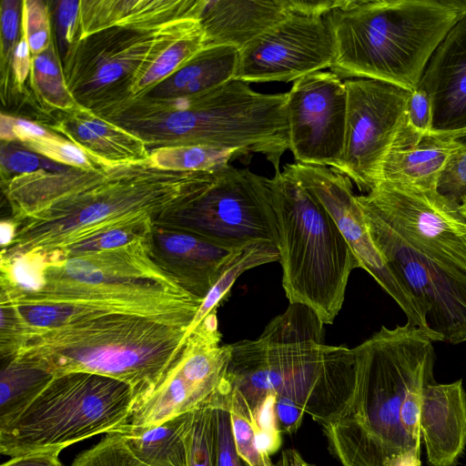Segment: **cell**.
<instances>
[{"instance_id":"cell-6","label":"cell","mask_w":466,"mask_h":466,"mask_svg":"<svg viewBox=\"0 0 466 466\" xmlns=\"http://www.w3.org/2000/svg\"><path fill=\"white\" fill-rule=\"evenodd\" d=\"M187 330L154 317L105 315L34 330L17 355L55 376L83 371L123 381L133 390L134 410L162 381Z\"/></svg>"},{"instance_id":"cell-22","label":"cell","mask_w":466,"mask_h":466,"mask_svg":"<svg viewBox=\"0 0 466 466\" xmlns=\"http://www.w3.org/2000/svg\"><path fill=\"white\" fill-rule=\"evenodd\" d=\"M461 134L434 129L419 134L406 124L397 135L382 166L380 181L423 190H438L442 173L465 144Z\"/></svg>"},{"instance_id":"cell-3","label":"cell","mask_w":466,"mask_h":466,"mask_svg":"<svg viewBox=\"0 0 466 466\" xmlns=\"http://www.w3.org/2000/svg\"><path fill=\"white\" fill-rule=\"evenodd\" d=\"M423 329L382 326L353 348L355 378L342 407L320 426L341 466H392L420 447L404 431L401 407L410 391L434 380L435 351Z\"/></svg>"},{"instance_id":"cell-24","label":"cell","mask_w":466,"mask_h":466,"mask_svg":"<svg viewBox=\"0 0 466 466\" xmlns=\"http://www.w3.org/2000/svg\"><path fill=\"white\" fill-rule=\"evenodd\" d=\"M199 1H80L74 42L105 28L156 25L181 17L199 18Z\"/></svg>"},{"instance_id":"cell-37","label":"cell","mask_w":466,"mask_h":466,"mask_svg":"<svg viewBox=\"0 0 466 466\" xmlns=\"http://www.w3.org/2000/svg\"><path fill=\"white\" fill-rule=\"evenodd\" d=\"M27 148L43 155L56 163L70 167L86 168L93 164V157L83 148L66 138L48 133L45 137L22 142Z\"/></svg>"},{"instance_id":"cell-25","label":"cell","mask_w":466,"mask_h":466,"mask_svg":"<svg viewBox=\"0 0 466 466\" xmlns=\"http://www.w3.org/2000/svg\"><path fill=\"white\" fill-rule=\"evenodd\" d=\"M193 412L148 427H130L125 423L114 432L122 438L134 456L147 466H187Z\"/></svg>"},{"instance_id":"cell-19","label":"cell","mask_w":466,"mask_h":466,"mask_svg":"<svg viewBox=\"0 0 466 466\" xmlns=\"http://www.w3.org/2000/svg\"><path fill=\"white\" fill-rule=\"evenodd\" d=\"M340 0L206 1L200 16L205 46L238 49L294 14L325 16Z\"/></svg>"},{"instance_id":"cell-36","label":"cell","mask_w":466,"mask_h":466,"mask_svg":"<svg viewBox=\"0 0 466 466\" xmlns=\"http://www.w3.org/2000/svg\"><path fill=\"white\" fill-rule=\"evenodd\" d=\"M71 466H147L137 459L115 432L79 454Z\"/></svg>"},{"instance_id":"cell-40","label":"cell","mask_w":466,"mask_h":466,"mask_svg":"<svg viewBox=\"0 0 466 466\" xmlns=\"http://www.w3.org/2000/svg\"><path fill=\"white\" fill-rule=\"evenodd\" d=\"M406 126L422 135L434 130L432 101L420 86L410 93L406 106Z\"/></svg>"},{"instance_id":"cell-49","label":"cell","mask_w":466,"mask_h":466,"mask_svg":"<svg viewBox=\"0 0 466 466\" xmlns=\"http://www.w3.org/2000/svg\"><path fill=\"white\" fill-rule=\"evenodd\" d=\"M450 3L459 10L463 16H466V0H449Z\"/></svg>"},{"instance_id":"cell-45","label":"cell","mask_w":466,"mask_h":466,"mask_svg":"<svg viewBox=\"0 0 466 466\" xmlns=\"http://www.w3.org/2000/svg\"><path fill=\"white\" fill-rule=\"evenodd\" d=\"M59 451L36 452L13 457L1 466H63L58 459Z\"/></svg>"},{"instance_id":"cell-16","label":"cell","mask_w":466,"mask_h":466,"mask_svg":"<svg viewBox=\"0 0 466 466\" xmlns=\"http://www.w3.org/2000/svg\"><path fill=\"white\" fill-rule=\"evenodd\" d=\"M289 149L297 163L330 167L339 173L347 89L332 72H315L294 81L287 93Z\"/></svg>"},{"instance_id":"cell-18","label":"cell","mask_w":466,"mask_h":466,"mask_svg":"<svg viewBox=\"0 0 466 466\" xmlns=\"http://www.w3.org/2000/svg\"><path fill=\"white\" fill-rule=\"evenodd\" d=\"M286 167L320 201L355 253L360 268L394 299L405 313L408 323L430 334L426 320L408 287L373 244L350 179L326 167L300 163Z\"/></svg>"},{"instance_id":"cell-42","label":"cell","mask_w":466,"mask_h":466,"mask_svg":"<svg viewBox=\"0 0 466 466\" xmlns=\"http://www.w3.org/2000/svg\"><path fill=\"white\" fill-rule=\"evenodd\" d=\"M80 1L64 0L58 3L57 22L61 37L70 46L75 39Z\"/></svg>"},{"instance_id":"cell-50","label":"cell","mask_w":466,"mask_h":466,"mask_svg":"<svg viewBox=\"0 0 466 466\" xmlns=\"http://www.w3.org/2000/svg\"><path fill=\"white\" fill-rule=\"evenodd\" d=\"M459 210H460L461 214L462 215V217L466 220V197L463 199V201L461 203V205L459 206Z\"/></svg>"},{"instance_id":"cell-14","label":"cell","mask_w":466,"mask_h":466,"mask_svg":"<svg viewBox=\"0 0 466 466\" xmlns=\"http://www.w3.org/2000/svg\"><path fill=\"white\" fill-rule=\"evenodd\" d=\"M220 340L217 310H213L187 334L162 381L126 424H159L208 403L226 378L231 355V345H221Z\"/></svg>"},{"instance_id":"cell-33","label":"cell","mask_w":466,"mask_h":466,"mask_svg":"<svg viewBox=\"0 0 466 466\" xmlns=\"http://www.w3.org/2000/svg\"><path fill=\"white\" fill-rule=\"evenodd\" d=\"M229 410L232 431L238 455L249 466H274L270 456L261 452L258 447L252 417L248 408L232 393L230 387Z\"/></svg>"},{"instance_id":"cell-8","label":"cell","mask_w":466,"mask_h":466,"mask_svg":"<svg viewBox=\"0 0 466 466\" xmlns=\"http://www.w3.org/2000/svg\"><path fill=\"white\" fill-rule=\"evenodd\" d=\"M134 405L131 387L118 380L83 371L56 375L0 427V451L11 458L60 452L77 441L116 431L128 421Z\"/></svg>"},{"instance_id":"cell-12","label":"cell","mask_w":466,"mask_h":466,"mask_svg":"<svg viewBox=\"0 0 466 466\" xmlns=\"http://www.w3.org/2000/svg\"><path fill=\"white\" fill-rule=\"evenodd\" d=\"M356 201L419 251L466 273V220L438 190L380 181Z\"/></svg>"},{"instance_id":"cell-32","label":"cell","mask_w":466,"mask_h":466,"mask_svg":"<svg viewBox=\"0 0 466 466\" xmlns=\"http://www.w3.org/2000/svg\"><path fill=\"white\" fill-rule=\"evenodd\" d=\"M211 403L216 425V466H249L238 455L235 445L229 410V386L227 379L213 397Z\"/></svg>"},{"instance_id":"cell-30","label":"cell","mask_w":466,"mask_h":466,"mask_svg":"<svg viewBox=\"0 0 466 466\" xmlns=\"http://www.w3.org/2000/svg\"><path fill=\"white\" fill-rule=\"evenodd\" d=\"M205 46L203 27L176 41L165 50L131 88L128 99L146 95L187 64Z\"/></svg>"},{"instance_id":"cell-44","label":"cell","mask_w":466,"mask_h":466,"mask_svg":"<svg viewBox=\"0 0 466 466\" xmlns=\"http://www.w3.org/2000/svg\"><path fill=\"white\" fill-rule=\"evenodd\" d=\"M30 52L28 42L25 36L22 35L14 50L13 58L15 78L20 86L25 83L32 66Z\"/></svg>"},{"instance_id":"cell-11","label":"cell","mask_w":466,"mask_h":466,"mask_svg":"<svg viewBox=\"0 0 466 466\" xmlns=\"http://www.w3.org/2000/svg\"><path fill=\"white\" fill-rule=\"evenodd\" d=\"M157 221L228 248L279 246L272 179L230 165L206 172L192 195Z\"/></svg>"},{"instance_id":"cell-38","label":"cell","mask_w":466,"mask_h":466,"mask_svg":"<svg viewBox=\"0 0 466 466\" xmlns=\"http://www.w3.org/2000/svg\"><path fill=\"white\" fill-rule=\"evenodd\" d=\"M22 27L30 51L35 55L45 52L51 46L48 7L43 1H23Z\"/></svg>"},{"instance_id":"cell-17","label":"cell","mask_w":466,"mask_h":466,"mask_svg":"<svg viewBox=\"0 0 466 466\" xmlns=\"http://www.w3.org/2000/svg\"><path fill=\"white\" fill-rule=\"evenodd\" d=\"M334 42L324 16L294 14L238 49L235 79L290 82L332 66Z\"/></svg>"},{"instance_id":"cell-21","label":"cell","mask_w":466,"mask_h":466,"mask_svg":"<svg viewBox=\"0 0 466 466\" xmlns=\"http://www.w3.org/2000/svg\"><path fill=\"white\" fill-rule=\"evenodd\" d=\"M419 86L431 96L433 128L466 138V16H461L431 56Z\"/></svg>"},{"instance_id":"cell-1","label":"cell","mask_w":466,"mask_h":466,"mask_svg":"<svg viewBox=\"0 0 466 466\" xmlns=\"http://www.w3.org/2000/svg\"><path fill=\"white\" fill-rule=\"evenodd\" d=\"M91 156L90 167L39 169L5 182L16 229L1 258L54 256L106 231L151 225L184 203L205 173L162 170L149 157L114 162Z\"/></svg>"},{"instance_id":"cell-28","label":"cell","mask_w":466,"mask_h":466,"mask_svg":"<svg viewBox=\"0 0 466 466\" xmlns=\"http://www.w3.org/2000/svg\"><path fill=\"white\" fill-rule=\"evenodd\" d=\"M274 261H279L277 245L256 242L238 249L224 268L220 278L203 299L199 309L188 328L187 334L228 296L237 279L245 271Z\"/></svg>"},{"instance_id":"cell-23","label":"cell","mask_w":466,"mask_h":466,"mask_svg":"<svg viewBox=\"0 0 466 466\" xmlns=\"http://www.w3.org/2000/svg\"><path fill=\"white\" fill-rule=\"evenodd\" d=\"M420 435L430 466H457L466 448V391L462 380L424 386Z\"/></svg>"},{"instance_id":"cell-27","label":"cell","mask_w":466,"mask_h":466,"mask_svg":"<svg viewBox=\"0 0 466 466\" xmlns=\"http://www.w3.org/2000/svg\"><path fill=\"white\" fill-rule=\"evenodd\" d=\"M55 375L35 362L15 355L1 360L0 427L24 410Z\"/></svg>"},{"instance_id":"cell-10","label":"cell","mask_w":466,"mask_h":466,"mask_svg":"<svg viewBox=\"0 0 466 466\" xmlns=\"http://www.w3.org/2000/svg\"><path fill=\"white\" fill-rule=\"evenodd\" d=\"M199 18L102 29L70 45L63 75L76 105L93 114L128 99L131 88L170 46L201 28Z\"/></svg>"},{"instance_id":"cell-9","label":"cell","mask_w":466,"mask_h":466,"mask_svg":"<svg viewBox=\"0 0 466 466\" xmlns=\"http://www.w3.org/2000/svg\"><path fill=\"white\" fill-rule=\"evenodd\" d=\"M287 93L262 94L232 79L192 98L183 97L179 110L158 116L153 130L169 146H203L262 154L275 171L289 149ZM159 138V139H160Z\"/></svg>"},{"instance_id":"cell-7","label":"cell","mask_w":466,"mask_h":466,"mask_svg":"<svg viewBox=\"0 0 466 466\" xmlns=\"http://www.w3.org/2000/svg\"><path fill=\"white\" fill-rule=\"evenodd\" d=\"M271 179L286 297L332 324L359 259L320 201L286 166Z\"/></svg>"},{"instance_id":"cell-5","label":"cell","mask_w":466,"mask_h":466,"mask_svg":"<svg viewBox=\"0 0 466 466\" xmlns=\"http://www.w3.org/2000/svg\"><path fill=\"white\" fill-rule=\"evenodd\" d=\"M461 16L449 0H340L324 16L334 42L330 69L411 92Z\"/></svg>"},{"instance_id":"cell-31","label":"cell","mask_w":466,"mask_h":466,"mask_svg":"<svg viewBox=\"0 0 466 466\" xmlns=\"http://www.w3.org/2000/svg\"><path fill=\"white\" fill-rule=\"evenodd\" d=\"M32 79L44 100L63 110H75L78 107L67 90L63 70L53 46L32 58Z\"/></svg>"},{"instance_id":"cell-13","label":"cell","mask_w":466,"mask_h":466,"mask_svg":"<svg viewBox=\"0 0 466 466\" xmlns=\"http://www.w3.org/2000/svg\"><path fill=\"white\" fill-rule=\"evenodd\" d=\"M373 244L402 279L439 341H466V273L419 251L384 222L360 209Z\"/></svg>"},{"instance_id":"cell-47","label":"cell","mask_w":466,"mask_h":466,"mask_svg":"<svg viewBox=\"0 0 466 466\" xmlns=\"http://www.w3.org/2000/svg\"><path fill=\"white\" fill-rule=\"evenodd\" d=\"M392 466H421L420 447H415L399 456Z\"/></svg>"},{"instance_id":"cell-48","label":"cell","mask_w":466,"mask_h":466,"mask_svg":"<svg viewBox=\"0 0 466 466\" xmlns=\"http://www.w3.org/2000/svg\"><path fill=\"white\" fill-rule=\"evenodd\" d=\"M1 228V246L2 248L8 247L15 234L16 224L11 218L8 220H3L0 224Z\"/></svg>"},{"instance_id":"cell-39","label":"cell","mask_w":466,"mask_h":466,"mask_svg":"<svg viewBox=\"0 0 466 466\" xmlns=\"http://www.w3.org/2000/svg\"><path fill=\"white\" fill-rule=\"evenodd\" d=\"M438 191L458 206L466 197V142L453 155L442 173Z\"/></svg>"},{"instance_id":"cell-35","label":"cell","mask_w":466,"mask_h":466,"mask_svg":"<svg viewBox=\"0 0 466 466\" xmlns=\"http://www.w3.org/2000/svg\"><path fill=\"white\" fill-rule=\"evenodd\" d=\"M0 356L7 359L17 355L34 333L25 322L17 307L0 294Z\"/></svg>"},{"instance_id":"cell-34","label":"cell","mask_w":466,"mask_h":466,"mask_svg":"<svg viewBox=\"0 0 466 466\" xmlns=\"http://www.w3.org/2000/svg\"><path fill=\"white\" fill-rule=\"evenodd\" d=\"M216 425L211 400L194 410L188 435L187 466H216Z\"/></svg>"},{"instance_id":"cell-46","label":"cell","mask_w":466,"mask_h":466,"mask_svg":"<svg viewBox=\"0 0 466 466\" xmlns=\"http://www.w3.org/2000/svg\"><path fill=\"white\" fill-rule=\"evenodd\" d=\"M274 464L276 466H316L307 461L295 449L283 450Z\"/></svg>"},{"instance_id":"cell-15","label":"cell","mask_w":466,"mask_h":466,"mask_svg":"<svg viewBox=\"0 0 466 466\" xmlns=\"http://www.w3.org/2000/svg\"><path fill=\"white\" fill-rule=\"evenodd\" d=\"M344 84L347 115L339 173L369 192L380 182L384 160L406 124L410 92L367 78Z\"/></svg>"},{"instance_id":"cell-20","label":"cell","mask_w":466,"mask_h":466,"mask_svg":"<svg viewBox=\"0 0 466 466\" xmlns=\"http://www.w3.org/2000/svg\"><path fill=\"white\" fill-rule=\"evenodd\" d=\"M156 265L186 291L204 299L240 248L217 245L192 232L155 221L148 232ZM244 248V247H243Z\"/></svg>"},{"instance_id":"cell-2","label":"cell","mask_w":466,"mask_h":466,"mask_svg":"<svg viewBox=\"0 0 466 466\" xmlns=\"http://www.w3.org/2000/svg\"><path fill=\"white\" fill-rule=\"evenodd\" d=\"M14 257L21 292L1 289L0 294L35 330L113 314L154 317L189 328L203 301L156 265L147 237L56 261L33 254Z\"/></svg>"},{"instance_id":"cell-43","label":"cell","mask_w":466,"mask_h":466,"mask_svg":"<svg viewBox=\"0 0 466 466\" xmlns=\"http://www.w3.org/2000/svg\"><path fill=\"white\" fill-rule=\"evenodd\" d=\"M18 5L17 1L5 0L1 6L2 36L6 49L16 38L18 29Z\"/></svg>"},{"instance_id":"cell-26","label":"cell","mask_w":466,"mask_h":466,"mask_svg":"<svg viewBox=\"0 0 466 466\" xmlns=\"http://www.w3.org/2000/svg\"><path fill=\"white\" fill-rule=\"evenodd\" d=\"M72 116L61 132L86 153L114 162L148 157L145 143L127 129L79 106Z\"/></svg>"},{"instance_id":"cell-41","label":"cell","mask_w":466,"mask_h":466,"mask_svg":"<svg viewBox=\"0 0 466 466\" xmlns=\"http://www.w3.org/2000/svg\"><path fill=\"white\" fill-rule=\"evenodd\" d=\"M44 160L36 154L24 148L3 146L1 154L2 169L20 175H27L43 169Z\"/></svg>"},{"instance_id":"cell-4","label":"cell","mask_w":466,"mask_h":466,"mask_svg":"<svg viewBox=\"0 0 466 466\" xmlns=\"http://www.w3.org/2000/svg\"><path fill=\"white\" fill-rule=\"evenodd\" d=\"M324 323L309 308L289 303L255 339L231 345L227 380L250 413L268 396L321 425L349 399L355 378L352 349L325 343Z\"/></svg>"},{"instance_id":"cell-29","label":"cell","mask_w":466,"mask_h":466,"mask_svg":"<svg viewBox=\"0 0 466 466\" xmlns=\"http://www.w3.org/2000/svg\"><path fill=\"white\" fill-rule=\"evenodd\" d=\"M239 157L237 150L203 146L156 147L148 154L154 167L169 171H216Z\"/></svg>"}]
</instances>
